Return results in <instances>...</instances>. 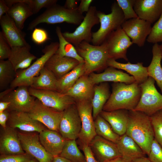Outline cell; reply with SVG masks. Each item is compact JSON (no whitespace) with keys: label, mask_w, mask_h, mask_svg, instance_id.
I'll use <instances>...</instances> for the list:
<instances>
[{"label":"cell","mask_w":162,"mask_h":162,"mask_svg":"<svg viewBox=\"0 0 162 162\" xmlns=\"http://www.w3.org/2000/svg\"><path fill=\"white\" fill-rule=\"evenodd\" d=\"M135 0H117L118 5L122 9L125 20L138 18L134 7Z\"/></svg>","instance_id":"ab89813d"},{"label":"cell","mask_w":162,"mask_h":162,"mask_svg":"<svg viewBox=\"0 0 162 162\" xmlns=\"http://www.w3.org/2000/svg\"><path fill=\"white\" fill-rule=\"evenodd\" d=\"M2 128L0 136V152L2 155L24 154L18 132L8 125Z\"/></svg>","instance_id":"44dd1931"},{"label":"cell","mask_w":162,"mask_h":162,"mask_svg":"<svg viewBox=\"0 0 162 162\" xmlns=\"http://www.w3.org/2000/svg\"><path fill=\"white\" fill-rule=\"evenodd\" d=\"M116 144L121 157L129 162L145 155L137 143L126 134L120 136Z\"/></svg>","instance_id":"f1b7e54d"},{"label":"cell","mask_w":162,"mask_h":162,"mask_svg":"<svg viewBox=\"0 0 162 162\" xmlns=\"http://www.w3.org/2000/svg\"><path fill=\"white\" fill-rule=\"evenodd\" d=\"M104 162H129L124 159L122 157H119L116 158L106 161Z\"/></svg>","instance_id":"9f6ffc18"},{"label":"cell","mask_w":162,"mask_h":162,"mask_svg":"<svg viewBox=\"0 0 162 162\" xmlns=\"http://www.w3.org/2000/svg\"><path fill=\"white\" fill-rule=\"evenodd\" d=\"M81 128V121L75 103L63 112L59 132L66 140H76Z\"/></svg>","instance_id":"9a60e30c"},{"label":"cell","mask_w":162,"mask_h":162,"mask_svg":"<svg viewBox=\"0 0 162 162\" xmlns=\"http://www.w3.org/2000/svg\"><path fill=\"white\" fill-rule=\"evenodd\" d=\"M10 104L9 102L0 101V113L7 110Z\"/></svg>","instance_id":"f5cc1de1"},{"label":"cell","mask_w":162,"mask_h":162,"mask_svg":"<svg viewBox=\"0 0 162 162\" xmlns=\"http://www.w3.org/2000/svg\"><path fill=\"white\" fill-rule=\"evenodd\" d=\"M10 8L8 14L13 20L18 28L22 30L26 20L33 13L29 6L21 0H5Z\"/></svg>","instance_id":"4316f807"},{"label":"cell","mask_w":162,"mask_h":162,"mask_svg":"<svg viewBox=\"0 0 162 162\" xmlns=\"http://www.w3.org/2000/svg\"><path fill=\"white\" fill-rule=\"evenodd\" d=\"M84 74V62L80 63L70 71L57 79V91L65 93Z\"/></svg>","instance_id":"1f68e13d"},{"label":"cell","mask_w":162,"mask_h":162,"mask_svg":"<svg viewBox=\"0 0 162 162\" xmlns=\"http://www.w3.org/2000/svg\"><path fill=\"white\" fill-rule=\"evenodd\" d=\"M89 146L100 162L121 157L116 144L98 135L93 138Z\"/></svg>","instance_id":"ac0fdd59"},{"label":"cell","mask_w":162,"mask_h":162,"mask_svg":"<svg viewBox=\"0 0 162 162\" xmlns=\"http://www.w3.org/2000/svg\"><path fill=\"white\" fill-rule=\"evenodd\" d=\"M80 144L85 156V162H100L95 156L89 145L81 142Z\"/></svg>","instance_id":"7dc6e473"},{"label":"cell","mask_w":162,"mask_h":162,"mask_svg":"<svg viewBox=\"0 0 162 162\" xmlns=\"http://www.w3.org/2000/svg\"><path fill=\"white\" fill-rule=\"evenodd\" d=\"M32 40L38 44H42L49 39L47 33L45 30L39 28H35L32 35Z\"/></svg>","instance_id":"bcb514c9"},{"label":"cell","mask_w":162,"mask_h":162,"mask_svg":"<svg viewBox=\"0 0 162 162\" xmlns=\"http://www.w3.org/2000/svg\"><path fill=\"white\" fill-rule=\"evenodd\" d=\"M23 149L38 162H52L54 157L48 152L41 143L39 134L18 132Z\"/></svg>","instance_id":"4fadbf2b"},{"label":"cell","mask_w":162,"mask_h":162,"mask_svg":"<svg viewBox=\"0 0 162 162\" xmlns=\"http://www.w3.org/2000/svg\"><path fill=\"white\" fill-rule=\"evenodd\" d=\"M92 0H81L78 7L79 11L82 14L84 12H87L90 7V5L93 2Z\"/></svg>","instance_id":"c3c4849f"},{"label":"cell","mask_w":162,"mask_h":162,"mask_svg":"<svg viewBox=\"0 0 162 162\" xmlns=\"http://www.w3.org/2000/svg\"><path fill=\"white\" fill-rule=\"evenodd\" d=\"M58 42H52L42 50L44 54L28 68L17 71L15 77L10 86L15 88L20 86H30L34 78L39 74L50 58L57 51Z\"/></svg>","instance_id":"8992f818"},{"label":"cell","mask_w":162,"mask_h":162,"mask_svg":"<svg viewBox=\"0 0 162 162\" xmlns=\"http://www.w3.org/2000/svg\"><path fill=\"white\" fill-rule=\"evenodd\" d=\"M104 41L110 58L128 60L127 50L133 43L121 27L112 32Z\"/></svg>","instance_id":"5bb4252c"},{"label":"cell","mask_w":162,"mask_h":162,"mask_svg":"<svg viewBox=\"0 0 162 162\" xmlns=\"http://www.w3.org/2000/svg\"><path fill=\"white\" fill-rule=\"evenodd\" d=\"M94 85L91 81L88 76L84 75L65 94L73 98L75 102L92 100L94 95Z\"/></svg>","instance_id":"d4e9b609"},{"label":"cell","mask_w":162,"mask_h":162,"mask_svg":"<svg viewBox=\"0 0 162 162\" xmlns=\"http://www.w3.org/2000/svg\"><path fill=\"white\" fill-rule=\"evenodd\" d=\"M28 90L30 94L44 105L60 112L75 103L70 97L56 91L37 89L30 87Z\"/></svg>","instance_id":"30bf717a"},{"label":"cell","mask_w":162,"mask_h":162,"mask_svg":"<svg viewBox=\"0 0 162 162\" xmlns=\"http://www.w3.org/2000/svg\"><path fill=\"white\" fill-rule=\"evenodd\" d=\"M1 32L11 48L30 45L25 39V34L16 26L7 13L0 19Z\"/></svg>","instance_id":"e0dca14e"},{"label":"cell","mask_w":162,"mask_h":162,"mask_svg":"<svg viewBox=\"0 0 162 162\" xmlns=\"http://www.w3.org/2000/svg\"><path fill=\"white\" fill-rule=\"evenodd\" d=\"M9 114L10 111L8 110L0 113V124L3 128H5L7 126Z\"/></svg>","instance_id":"681fc988"},{"label":"cell","mask_w":162,"mask_h":162,"mask_svg":"<svg viewBox=\"0 0 162 162\" xmlns=\"http://www.w3.org/2000/svg\"><path fill=\"white\" fill-rule=\"evenodd\" d=\"M28 4L34 14L38 13L43 8H48L56 4L57 0H21Z\"/></svg>","instance_id":"60d3db41"},{"label":"cell","mask_w":162,"mask_h":162,"mask_svg":"<svg viewBox=\"0 0 162 162\" xmlns=\"http://www.w3.org/2000/svg\"><path fill=\"white\" fill-rule=\"evenodd\" d=\"M155 82L153 79L148 76L145 82L140 85L141 96L134 110L142 112L150 117L162 110V95L155 87Z\"/></svg>","instance_id":"52a82bcc"},{"label":"cell","mask_w":162,"mask_h":162,"mask_svg":"<svg viewBox=\"0 0 162 162\" xmlns=\"http://www.w3.org/2000/svg\"><path fill=\"white\" fill-rule=\"evenodd\" d=\"M129 111L119 109L110 111L102 110L100 115L106 120L113 131L119 136L126 133Z\"/></svg>","instance_id":"484cf974"},{"label":"cell","mask_w":162,"mask_h":162,"mask_svg":"<svg viewBox=\"0 0 162 162\" xmlns=\"http://www.w3.org/2000/svg\"><path fill=\"white\" fill-rule=\"evenodd\" d=\"M108 67L124 70L132 75L135 82L140 85L145 82L148 77L147 67H144L142 62L132 64L121 63L109 58L107 62Z\"/></svg>","instance_id":"f546056e"},{"label":"cell","mask_w":162,"mask_h":162,"mask_svg":"<svg viewBox=\"0 0 162 162\" xmlns=\"http://www.w3.org/2000/svg\"><path fill=\"white\" fill-rule=\"evenodd\" d=\"M154 139L162 147V110L150 116Z\"/></svg>","instance_id":"f35d334b"},{"label":"cell","mask_w":162,"mask_h":162,"mask_svg":"<svg viewBox=\"0 0 162 162\" xmlns=\"http://www.w3.org/2000/svg\"><path fill=\"white\" fill-rule=\"evenodd\" d=\"M97 15L100 26L97 31L92 32L91 42L94 45L102 44L112 32L121 27L125 20L123 12L116 1L112 4L110 13L106 14L98 11Z\"/></svg>","instance_id":"5b68a950"},{"label":"cell","mask_w":162,"mask_h":162,"mask_svg":"<svg viewBox=\"0 0 162 162\" xmlns=\"http://www.w3.org/2000/svg\"><path fill=\"white\" fill-rule=\"evenodd\" d=\"M37 160L36 161L35 159H32L28 162H38V161L37 162Z\"/></svg>","instance_id":"6f0895ef"},{"label":"cell","mask_w":162,"mask_h":162,"mask_svg":"<svg viewBox=\"0 0 162 162\" xmlns=\"http://www.w3.org/2000/svg\"><path fill=\"white\" fill-rule=\"evenodd\" d=\"M59 155L72 162H85L84 155L79 148L76 140H66Z\"/></svg>","instance_id":"8d00e7d4"},{"label":"cell","mask_w":162,"mask_h":162,"mask_svg":"<svg viewBox=\"0 0 162 162\" xmlns=\"http://www.w3.org/2000/svg\"><path fill=\"white\" fill-rule=\"evenodd\" d=\"M31 47L29 46L11 48V52L8 60L16 71L28 68L36 58V57L31 53Z\"/></svg>","instance_id":"83f0119b"},{"label":"cell","mask_w":162,"mask_h":162,"mask_svg":"<svg viewBox=\"0 0 162 162\" xmlns=\"http://www.w3.org/2000/svg\"><path fill=\"white\" fill-rule=\"evenodd\" d=\"M75 104L81 122L78 138L80 142L89 145L97 135L92 115V100L76 101Z\"/></svg>","instance_id":"8fae6325"},{"label":"cell","mask_w":162,"mask_h":162,"mask_svg":"<svg viewBox=\"0 0 162 162\" xmlns=\"http://www.w3.org/2000/svg\"><path fill=\"white\" fill-rule=\"evenodd\" d=\"M9 9L5 0H0V19L7 13Z\"/></svg>","instance_id":"816d5d0a"},{"label":"cell","mask_w":162,"mask_h":162,"mask_svg":"<svg viewBox=\"0 0 162 162\" xmlns=\"http://www.w3.org/2000/svg\"><path fill=\"white\" fill-rule=\"evenodd\" d=\"M11 48L4 37L1 32H0V60L8 59L10 54Z\"/></svg>","instance_id":"f6af8a7d"},{"label":"cell","mask_w":162,"mask_h":162,"mask_svg":"<svg viewBox=\"0 0 162 162\" xmlns=\"http://www.w3.org/2000/svg\"><path fill=\"white\" fill-rule=\"evenodd\" d=\"M97 135L116 144L120 136L112 130L109 123L100 115L94 120Z\"/></svg>","instance_id":"d590c367"},{"label":"cell","mask_w":162,"mask_h":162,"mask_svg":"<svg viewBox=\"0 0 162 162\" xmlns=\"http://www.w3.org/2000/svg\"><path fill=\"white\" fill-rule=\"evenodd\" d=\"M16 72L8 60H0V90L10 85L15 78Z\"/></svg>","instance_id":"74e56055"},{"label":"cell","mask_w":162,"mask_h":162,"mask_svg":"<svg viewBox=\"0 0 162 162\" xmlns=\"http://www.w3.org/2000/svg\"><path fill=\"white\" fill-rule=\"evenodd\" d=\"M63 112L47 107L37 99L27 113L31 117L42 123L47 129L59 132Z\"/></svg>","instance_id":"7c38bea8"},{"label":"cell","mask_w":162,"mask_h":162,"mask_svg":"<svg viewBox=\"0 0 162 162\" xmlns=\"http://www.w3.org/2000/svg\"><path fill=\"white\" fill-rule=\"evenodd\" d=\"M78 0H66L64 5V7L69 10H74L78 8Z\"/></svg>","instance_id":"f907efd6"},{"label":"cell","mask_w":162,"mask_h":162,"mask_svg":"<svg viewBox=\"0 0 162 162\" xmlns=\"http://www.w3.org/2000/svg\"><path fill=\"white\" fill-rule=\"evenodd\" d=\"M32 157L26 153L20 154H1L0 162H28L32 159Z\"/></svg>","instance_id":"ee69618b"},{"label":"cell","mask_w":162,"mask_h":162,"mask_svg":"<svg viewBox=\"0 0 162 162\" xmlns=\"http://www.w3.org/2000/svg\"><path fill=\"white\" fill-rule=\"evenodd\" d=\"M152 58L150 65L147 67L148 76L153 79L162 93V67L161 62L162 53L160 45L155 44L152 48Z\"/></svg>","instance_id":"d6a6232c"},{"label":"cell","mask_w":162,"mask_h":162,"mask_svg":"<svg viewBox=\"0 0 162 162\" xmlns=\"http://www.w3.org/2000/svg\"><path fill=\"white\" fill-rule=\"evenodd\" d=\"M80 63L74 58L62 56L55 53L48 60L44 67L58 79L70 71Z\"/></svg>","instance_id":"603a6c76"},{"label":"cell","mask_w":162,"mask_h":162,"mask_svg":"<svg viewBox=\"0 0 162 162\" xmlns=\"http://www.w3.org/2000/svg\"><path fill=\"white\" fill-rule=\"evenodd\" d=\"M150 22L139 18L125 20L121 27L133 43L143 46L150 34L152 27Z\"/></svg>","instance_id":"2e32d148"},{"label":"cell","mask_w":162,"mask_h":162,"mask_svg":"<svg viewBox=\"0 0 162 162\" xmlns=\"http://www.w3.org/2000/svg\"><path fill=\"white\" fill-rule=\"evenodd\" d=\"M92 83L97 85L102 82H112L130 84L135 82L132 76L113 67H109L101 73H92L88 75Z\"/></svg>","instance_id":"cb8c5ba5"},{"label":"cell","mask_w":162,"mask_h":162,"mask_svg":"<svg viewBox=\"0 0 162 162\" xmlns=\"http://www.w3.org/2000/svg\"><path fill=\"white\" fill-rule=\"evenodd\" d=\"M160 47L162 53V44L160 45Z\"/></svg>","instance_id":"680465c9"},{"label":"cell","mask_w":162,"mask_h":162,"mask_svg":"<svg viewBox=\"0 0 162 162\" xmlns=\"http://www.w3.org/2000/svg\"><path fill=\"white\" fill-rule=\"evenodd\" d=\"M84 16L78 8L69 10L64 6L56 4L47 8L29 24L27 29L33 30L39 24L46 23L55 24L66 22L75 25H79Z\"/></svg>","instance_id":"277c9868"},{"label":"cell","mask_w":162,"mask_h":162,"mask_svg":"<svg viewBox=\"0 0 162 162\" xmlns=\"http://www.w3.org/2000/svg\"><path fill=\"white\" fill-rule=\"evenodd\" d=\"M111 94L110 86L107 82H102L94 85V95L92 100L94 120L103 110Z\"/></svg>","instance_id":"4dcf8cb0"},{"label":"cell","mask_w":162,"mask_h":162,"mask_svg":"<svg viewBox=\"0 0 162 162\" xmlns=\"http://www.w3.org/2000/svg\"><path fill=\"white\" fill-rule=\"evenodd\" d=\"M39 137L46 150L54 157L60 154L66 140L58 132L47 128L39 133Z\"/></svg>","instance_id":"7402d4cb"},{"label":"cell","mask_w":162,"mask_h":162,"mask_svg":"<svg viewBox=\"0 0 162 162\" xmlns=\"http://www.w3.org/2000/svg\"><path fill=\"white\" fill-rule=\"evenodd\" d=\"M97 11L95 6H91L79 26L72 32H66L62 33L65 40L74 46L82 42L88 43L92 42V28L100 23L97 15Z\"/></svg>","instance_id":"ba28073f"},{"label":"cell","mask_w":162,"mask_h":162,"mask_svg":"<svg viewBox=\"0 0 162 162\" xmlns=\"http://www.w3.org/2000/svg\"><path fill=\"white\" fill-rule=\"evenodd\" d=\"M112 87V92L103 110L110 111L119 109L134 110L141 96L140 85L136 82L130 84L114 82Z\"/></svg>","instance_id":"7a4b0ae2"},{"label":"cell","mask_w":162,"mask_h":162,"mask_svg":"<svg viewBox=\"0 0 162 162\" xmlns=\"http://www.w3.org/2000/svg\"><path fill=\"white\" fill-rule=\"evenodd\" d=\"M75 47L84 60V75L88 76L108 67L107 62L110 58L105 41L100 45H94L83 41Z\"/></svg>","instance_id":"3957f363"},{"label":"cell","mask_w":162,"mask_h":162,"mask_svg":"<svg viewBox=\"0 0 162 162\" xmlns=\"http://www.w3.org/2000/svg\"><path fill=\"white\" fill-rule=\"evenodd\" d=\"M134 8L138 18L152 24L162 14V0H135Z\"/></svg>","instance_id":"ffe728a7"},{"label":"cell","mask_w":162,"mask_h":162,"mask_svg":"<svg viewBox=\"0 0 162 162\" xmlns=\"http://www.w3.org/2000/svg\"><path fill=\"white\" fill-rule=\"evenodd\" d=\"M130 162H152L145 156L139 157L132 160Z\"/></svg>","instance_id":"11a10c76"},{"label":"cell","mask_w":162,"mask_h":162,"mask_svg":"<svg viewBox=\"0 0 162 162\" xmlns=\"http://www.w3.org/2000/svg\"><path fill=\"white\" fill-rule=\"evenodd\" d=\"M148 158L152 162H162V147L154 139L153 141Z\"/></svg>","instance_id":"7bdbcfd3"},{"label":"cell","mask_w":162,"mask_h":162,"mask_svg":"<svg viewBox=\"0 0 162 162\" xmlns=\"http://www.w3.org/2000/svg\"><path fill=\"white\" fill-rule=\"evenodd\" d=\"M56 31L59 40L58 47L56 53L74 58L80 63L84 62L83 59L78 54L75 47L64 37L60 27L57 26Z\"/></svg>","instance_id":"e575fe53"},{"label":"cell","mask_w":162,"mask_h":162,"mask_svg":"<svg viewBox=\"0 0 162 162\" xmlns=\"http://www.w3.org/2000/svg\"><path fill=\"white\" fill-rule=\"evenodd\" d=\"M8 126L14 129L18 128L26 132L40 133L46 129L41 123L31 117L27 113L10 111L7 121Z\"/></svg>","instance_id":"d6986e66"},{"label":"cell","mask_w":162,"mask_h":162,"mask_svg":"<svg viewBox=\"0 0 162 162\" xmlns=\"http://www.w3.org/2000/svg\"><path fill=\"white\" fill-rule=\"evenodd\" d=\"M27 87L20 86L14 89L8 88L0 93V101L10 102L7 109L9 111L28 112L35 100L30 94Z\"/></svg>","instance_id":"9c48e42d"},{"label":"cell","mask_w":162,"mask_h":162,"mask_svg":"<svg viewBox=\"0 0 162 162\" xmlns=\"http://www.w3.org/2000/svg\"><path fill=\"white\" fill-rule=\"evenodd\" d=\"M146 40L148 43L154 44L162 42V14L152 27Z\"/></svg>","instance_id":"b9f144b4"},{"label":"cell","mask_w":162,"mask_h":162,"mask_svg":"<svg viewBox=\"0 0 162 162\" xmlns=\"http://www.w3.org/2000/svg\"><path fill=\"white\" fill-rule=\"evenodd\" d=\"M39 74L34 78L30 87L37 89L57 91V79L50 70L44 67Z\"/></svg>","instance_id":"836d02e7"},{"label":"cell","mask_w":162,"mask_h":162,"mask_svg":"<svg viewBox=\"0 0 162 162\" xmlns=\"http://www.w3.org/2000/svg\"><path fill=\"white\" fill-rule=\"evenodd\" d=\"M52 162H72L68 160L59 155L54 157Z\"/></svg>","instance_id":"db71d44e"},{"label":"cell","mask_w":162,"mask_h":162,"mask_svg":"<svg viewBox=\"0 0 162 162\" xmlns=\"http://www.w3.org/2000/svg\"><path fill=\"white\" fill-rule=\"evenodd\" d=\"M125 134L137 143L146 154H149L154 139L149 116L140 111H129Z\"/></svg>","instance_id":"6da1fadb"}]
</instances>
